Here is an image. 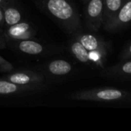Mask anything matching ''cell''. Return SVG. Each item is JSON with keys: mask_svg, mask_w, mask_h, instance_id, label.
I'll use <instances>...</instances> for the list:
<instances>
[{"mask_svg": "<svg viewBox=\"0 0 131 131\" xmlns=\"http://www.w3.org/2000/svg\"><path fill=\"white\" fill-rule=\"evenodd\" d=\"M36 34V31L30 24L25 21H20L6 28L4 38L7 41H14L32 38Z\"/></svg>", "mask_w": 131, "mask_h": 131, "instance_id": "obj_2", "label": "cell"}, {"mask_svg": "<svg viewBox=\"0 0 131 131\" xmlns=\"http://www.w3.org/2000/svg\"><path fill=\"white\" fill-rule=\"evenodd\" d=\"M4 14V25L8 28L22 21V14L9 0H7L2 6Z\"/></svg>", "mask_w": 131, "mask_h": 131, "instance_id": "obj_7", "label": "cell"}, {"mask_svg": "<svg viewBox=\"0 0 131 131\" xmlns=\"http://www.w3.org/2000/svg\"><path fill=\"white\" fill-rule=\"evenodd\" d=\"M7 0H0V6H2L3 4H5Z\"/></svg>", "mask_w": 131, "mask_h": 131, "instance_id": "obj_17", "label": "cell"}, {"mask_svg": "<svg viewBox=\"0 0 131 131\" xmlns=\"http://www.w3.org/2000/svg\"><path fill=\"white\" fill-rule=\"evenodd\" d=\"M1 79L6 80L18 84L29 85L42 84L44 81V76L39 73L31 71H19L8 74Z\"/></svg>", "mask_w": 131, "mask_h": 131, "instance_id": "obj_4", "label": "cell"}, {"mask_svg": "<svg viewBox=\"0 0 131 131\" xmlns=\"http://www.w3.org/2000/svg\"><path fill=\"white\" fill-rule=\"evenodd\" d=\"M40 10L53 19L68 34L81 28L79 13L71 0H38Z\"/></svg>", "mask_w": 131, "mask_h": 131, "instance_id": "obj_1", "label": "cell"}, {"mask_svg": "<svg viewBox=\"0 0 131 131\" xmlns=\"http://www.w3.org/2000/svg\"><path fill=\"white\" fill-rule=\"evenodd\" d=\"M89 0H82V2H83V3H86V2H87Z\"/></svg>", "mask_w": 131, "mask_h": 131, "instance_id": "obj_18", "label": "cell"}, {"mask_svg": "<svg viewBox=\"0 0 131 131\" xmlns=\"http://www.w3.org/2000/svg\"><path fill=\"white\" fill-rule=\"evenodd\" d=\"M130 51L131 52V45H130Z\"/></svg>", "mask_w": 131, "mask_h": 131, "instance_id": "obj_19", "label": "cell"}, {"mask_svg": "<svg viewBox=\"0 0 131 131\" xmlns=\"http://www.w3.org/2000/svg\"><path fill=\"white\" fill-rule=\"evenodd\" d=\"M6 47V43H5V38L0 37V49L5 48Z\"/></svg>", "mask_w": 131, "mask_h": 131, "instance_id": "obj_16", "label": "cell"}, {"mask_svg": "<svg viewBox=\"0 0 131 131\" xmlns=\"http://www.w3.org/2000/svg\"><path fill=\"white\" fill-rule=\"evenodd\" d=\"M20 52L29 54L38 55L45 52V47L39 42L30 39L10 41Z\"/></svg>", "mask_w": 131, "mask_h": 131, "instance_id": "obj_6", "label": "cell"}, {"mask_svg": "<svg viewBox=\"0 0 131 131\" xmlns=\"http://www.w3.org/2000/svg\"><path fill=\"white\" fill-rule=\"evenodd\" d=\"M88 51H95L99 48V41L97 38L90 34L78 35L76 38Z\"/></svg>", "mask_w": 131, "mask_h": 131, "instance_id": "obj_10", "label": "cell"}, {"mask_svg": "<svg viewBox=\"0 0 131 131\" xmlns=\"http://www.w3.org/2000/svg\"><path fill=\"white\" fill-rule=\"evenodd\" d=\"M104 2L107 12H115L121 5V0H105Z\"/></svg>", "mask_w": 131, "mask_h": 131, "instance_id": "obj_12", "label": "cell"}, {"mask_svg": "<svg viewBox=\"0 0 131 131\" xmlns=\"http://www.w3.org/2000/svg\"><path fill=\"white\" fill-rule=\"evenodd\" d=\"M4 25V14H3V10L2 8L0 6V27Z\"/></svg>", "mask_w": 131, "mask_h": 131, "instance_id": "obj_15", "label": "cell"}, {"mask_svg": "<svg viewBox=\"0 0 131 131\" xmlns=\"http://www.w3.org/2000/svg\"><path fill=\"white\" fill-rule=\"evenodd\" d=\"M70 53L80 62L88 63L90 60L89 51L85 48V47L76 39L71 41L69 45Z\"/></svg>", "mask_w": 131, "mask_h": 131, "instance_id": "obj_9", "label": "cell"}, {"mask_svg": "<svg viewBox=\"0 0 131 131\" xmlns=\"http://www.w3.org/2000/svg\"><path fill=\"white\" fill-rule=\"evenodd\" d=\"M12 69H13V65L0 55V71L11 72Z\"/></svg>", "mask_w": 131, "mask_h": 131, "instance_id": "obj_13", "label": "cell"}, {"mask_svg": "<svg viewBox=\"0 0 131 131\" xmlns=\"http://www.w3.org/2000/svg\"><path fill=\"white\" fill-rule=\"evenodd\" d=\"M43 88H45V85L43 84L22 85L6 80L0 79V96H6L29 91H34L40 90Z\"/></svg>", "mask_w": 131, "mask_h": 131, "instance_id": "obj_5", "label": "cell"}, {"mask_svg": "<svg viewBox=\"0 0 131 131\" xmlns=\"http://www.w3.org/2000/svg\"><path fill=\"white\" fill-rule=\"evenodd\" d=\"M103 9V0H89L86 7L85 18L86 27L97 30L100 24Z\"/></svg>", "mask_w": 131, "mask_h": 131, "instance_id": "obj_3", "label": "cell"}, {"mask_svg": "<svg viewBox=\"0 0 131 131\" xmlns=\"http://www.w3.org/2000/svg\"><path fill=\"white\" fill-rule=\"evenodd\" d=\"M123 71L127 74H131V61L126 63L123 66Z\"/></svg>", "mask_w": 131, "mask_h": 131, "instance_id": "obj_14", "label": "cell"}, {"mask_svg": "<svg viewBox=\"0 0 131 131\" xmlns=\"http://www.w3.org/2000/svg\"><path fill=\"white\" fill-rule=\"evenodd\" d=\"M119 18L121 21L127 22L131 20V2H127L120 10Z\"/></svg>", "mask_w": 131, "mask_h": 131, "instance_id": "obj_11", "label": "cell"}, {"mask_svg": "<svg viewBox=\"0 0 131 131\" xmlns=\"http://www.w3.org/2000/svg\"><path fill=\"white\" fill-rule=\"evenodd\" d=\"M47 71L53 76H64L69 74L73 69L72 64L64 59H56L47 64Z\"/></svg>", "mask_w": 131, "mask_h": 131, "instance_id": "obj_8", "label": "cell"}]
</instances>
